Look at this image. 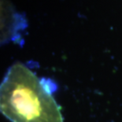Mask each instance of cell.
Here are the masks:
<instances>
[{
  "mask_svg": "<svg viewBox=\"0 0 122 122\" xmlns=\"http://www.w3.org/2000/svg\"><path fill=\"white\" fill-rule=\"evenodd\" d=\"M53 82L16 62L0 84V113L11 122H64Z\"/></svg>",
  "mask_w": 122,
  "mask_h": 122,
  "instance_id": "cell-1",
  "label": "cell"
},
{
  "mask_svg": "<svg viewBox=\"0 0 122 122\" xmlns=\"http://www.w3.org/2000/svg\"><path fill=\"white\" fill-rule=\"evenodd\" d=\"M28 27L27 19L15 9L10 0H0V46L20 43Z\"/></svg>",
  "mask_w": 122,
  "mask_h": 122,
  "instance_id": "cell-2",
  "label": "cell"
}]
</instances>
